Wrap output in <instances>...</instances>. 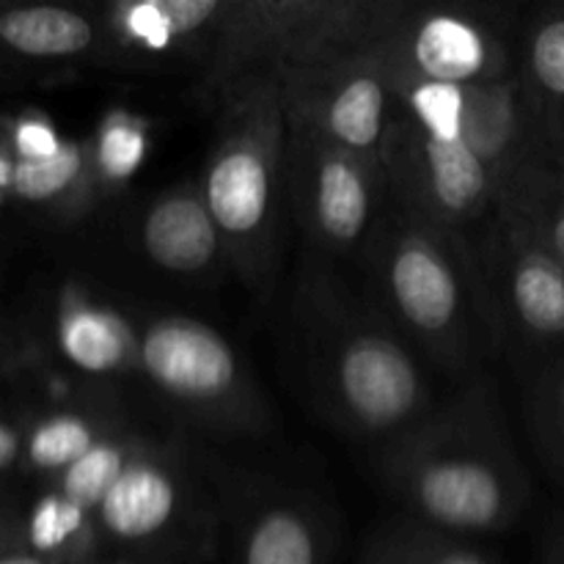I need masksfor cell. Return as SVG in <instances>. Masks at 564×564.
Here are the masks:
<instances>
[{"instance_id": "cell-8", "label": "cell", "mask_w": 564, "mask_h": 564, "mask_svg": "<svg viewBox=\"0 0 564 564\" xmlns=\"http://www.w3.org/2000/svg\"><path fill=\"white\" fill-rule=\"evenodd\" d=\"M372 209V185L358 160L341 149L323 154L314 176V213L317 224L334 242L350 246L361 237Z\"/></svg>"}, {"instance_id": "cell-29", "label": "cell", "mask_w": 564, "mask_h": 564, "mask_svg": "<svg viewBox=\"0 0 564 564\" xmlns=\"http://www.w3.org/2000/svg\"><path fill=\"white\" fill-rule=\"evenodd\" d=\"M545 240H549V253L556 259V262L564 268V196L562 202L556 204L554 215H551V224H549V235H545Z\"/></svg>"}, {"instance_id": "cell-3", "label": "cell", "mask_w": 564, "mask_h": 564, "mask_svg": "<svg viewBox=\"0 0 564 564\" xmlns=\"http://www.w3.org/2000/svg\"><path fill=\"white\" fill-rule=\"evenodd\" d=\"M273 196L270 149L259 135H231L213 160L204 185V204L218 231L246 240L262 229Z\"/></svg>"}, {"instance_id": "cell-16", "label": "cell", "mask_w": 564, "mask_h": 564, "mask_svg": "<svg viewBox=\"0 0 564 564\" xmlns=\"http://www.w3.org/2000/svg\"><path fill=\"white\" fill-rule=\"evenodd\" d=\"M317 560L312 527L290 510L264 512L242 549V564H317Z\"/></svg>"}, {"instance_id": "cell-9", "label": "cell", "mask_w": 564, "mask_h": 564, "mask_svg": "<svg viewBox=\"0 0 564 564\" xmlns=\"http://www.w3.org/2000/svg\"><path fill=\"white\" fill-rule=\"evenodd\" d=\"M94 28L83 14L58 6L0 11V44L25 58H66L91 47Z\"/></svg>"}, {"instance_id": "cell-7", "label": "cell", "mask_w": 564, "mask_h": 564, "mask_svg": "<svg viewBox=\"0 0 564 564\" xmlns=\"http://www.w3.org/2000/svg\"><path fill=\"white\" fill-rule=\"evenodd\" d=\"M176 510V488L158 466H127L99 505V521L119 540H147L169 527Z\"/></svg>"}, {"instance_id": "cell-17", "label": "cell", "mask_w": 564, "mask_h": 564, "mask_svg": "<svg viewBox=\"0 0 564 564\" xmlns=\"http://www.w3.org/2000/svg\"><path fill=\"white\" fill-rule=\"evenodd\" d=\"M94 444H97L94 441V430L86 419L61 413V416L44 419V422H39L31 430V435L25 441V455L33 468H42V471H66Z\"/></svg>"}, {"instance_id": "cell-12", "label": "cell", "mask_w": 564, "mask_h": 564, "mask_svg": "<svg viewBox=\"0 0 564 564\" xmlns=\"http://www.w3.org/2000/svg\"><path fill=\"white\" fill-rule=\"evenodd\" d=\"M386 91L375 75H352L325 105V127L345 152H372L383 132Z\"/></svg>"}, {"instance_id": "cell-1", "label": "cell", "mask_w": 564, "mask_h": 564, "mask_svg": "<svg viewBox=\"0 0 564 564\" xmlns=\"http://www.w3.org/2000/svg\"><path fill=\"white\" fill-rule=\"evenodd\" d=\"M141 361L149 378L180 400H218L237 383L231 347L213 328L193 319L174 317L149 325L141 341Z\"/></svg>"}, {"instance_id": "cell-32", "label": "cell", "mask_w": 564, "mask_h": 564, "mask_svg": "<svg viewBox=\"0 0 564 564\" xmlns=\"http://www.w3.org/2000/svg\"><path fill=\"white\" fill-rule=\"evenodd\" d=\"M560 433H562V441H564V383H562V391H560Z\"/></svg>"}, {"instance_id": "cell-21", "label": "cell", "mask_w": 564, "mask_h": 564, "mask_svg": "<svg viewBox=\"0 0 564 564\" xmlns=\"http://www.w3.org/2000/svg\"><path fill=\"white\" fill-rule=\"evenodd\" d=\"M86 523V510L75 501L64 499L61 494H50L36 501L28 521V543L36 556H50L66 551V545L77 538V532Z\"/></svg>"}, {"instance_id": "cell-13", "label": "cell", "mask_w": 564, "mask_h": 564, "mask_svg": "<svg viewBox=\"0 0 564 564\" xmlns=\"http://www.w3.org/2000/svg\"><path fill=\"white\" fill-rule=\"evenodd\" d=\"M427 152V174L433 196L446 213H466L488 185V171L477 154L463 141H430L424 143Z\"/></svg>"}, {"instance_id": "cell-26", "label": "cell", "mask_w": 564, "mask_h": 564, "mask_svg": "<svg viewBox=\"0 0 564 564\" xmlns=\"http://www.w3.org/2000/svg\"><path fill=\"white\" fill-rule=\"evenodd\" d=\"M158 3L160 11L165 14V20H169L174 39L187 36V33H193L196 28H202L204 22L213 14H218L220 9L215 0H158Z\"/></svg>"}, {"instance_id": "cell-2", "label": "cell", "mask_w": 564, "mask_h": 564, "mask_svg": "<svg viewBox=\"0 0 564 564\" xmlns=\"http://www.w3.org/2000/svg\"><path fill=\"white\" fill-rule=\"evenodd\" d=\"M336 386L352 416L367 427H394L422 400L416 364L402 347L378 334L352 336L341 347Z\"/></svg>"}, {"instance_id": "cell-19", "label": "cell", "mask_w": 564, "mask_h": 564, "mask_svg": "<svg viewBox=\"0 0 564 564\" xmlns=\"http://www.w3.org/2000/svg\"><path fill=\"white\" fill-rule=\"evenodd\" d=\"M124 471V455L113 444H94L80 460L61 471V496L83 510H91L102 505Z\"/></svg>"}, {"instance_id": "cell-22", "label": "cell", "mask_w": 564, "mask_h": 564, "mask_svg": "<svg viewBox=\"0 0 564 564\" xmlns=\"http://www.w3.org/2000/svg\"><path fill=\"white\" fill-rule=\"evenodd\" d=\"M147 154V135L141 127H135L127 119H110L99 135L97 163L105 176L110 180H127L135 174Z\"/></svg>"}, {"instance_id": "cell-4", "label": "cell", "mask_w": 564, "mask_h": 564, "mask_svg": "<svg viewBox=\"0 0 564 564\" xmlns=\"http://www.w3.org/2000/svg\"><path fill=\"white\" fill-rule=\"evenodd\" d=\"M413 494L430 521L455 532H482L507 512L505 479L474 457L433 460L419 471Z\"/></svg>"}, {"instance_id": "cell-10", "label": "cell", "mask_w": 564, "mask_h": 564, "mask_svg": "<svg viewBox=\"0 0 564 564\" xmlns=\"http://www.w3.org/2000/svg\"><path fill=\"white\" fill-rule=\"evenodd\" d=\"M413 58L424 80L463 86L485 66L482 33L457 17H433L413 39Z\"/></svg>"}, {"instance_id": "cell-25", "label": "cell", "mask_w": 564, "mask_h": 564, "mask_svg": "<svg viewBox=\"0 0 564 564\" xmlns=\"http://www.w3.org/2000/svg\"><path fill=\"white\" fill-rule=\"evenodd\" d=\"M11 141H14V160H47L53 154L61 152L64 141L55 135L53 127L44 119H28L17 121L14 132H11Z\"/></svg>"}, {"instance_id": "cell-33", "label": "cell", "mask_w": 564, "mask_h": 564, "mask_svg": "<svg viewBox=\"0 0 564 564\" xmlns=\"http://www.w3.org/2000/svg\"><path fill=\"white\" fill-rule=\"evenodd\" d=\"M556 564H564V549L560 551V560H556Z\"/></svg>"}, {"instance_id": "cell-28", "label": "cell", "mask_w": 564, "mask_h": 564, "mask_svg": "<svg viewBox=\"0 0 564 564\" xmlns=\"http://www.w3.org/2000/svg\"><path fill=\"white\" fill-rule=\"evenodd\" d=\"M22 435L11 427L9 422L0 419V471L11 468L17 463V457L22 455Z\"/></svg>"}, {"instance_id": "cell-11", "label": "cell", "mask_w": 564, "mask_h": 564, "mask_svg": "<svg viewBox=\"0 0 564 564\" xmlns=\"http://www.w3.org/2000/svg\"><path fill=\"white\" fill-rule=\"evenodd\" d=\"M512 303L532 334L564 336V268L549 251H527L518 259Z\"/></svg>"}, {"instance_id": "cell-6", "label": "cell", "mask_w": 564, "mask_h": 564, "mask_svg": "<svg viewBox=\"0 0 564 564\" xmlns=\"http://www.w3.org/2000/svg\"><path fill=\"white\" fill-rule=\"evenodd\" d=\"M143 248L149 257L174 273H196L218 251V226L204 198L174 193L154 204L143 218Z\"/></svg>"}, {"instance_id": "cell-15", "label": "cell", "mask_w": 564, "mask_h": 564, "mask_svg": "<svg viewBox=\"0 0 564 564\" xmlns=\"http://www.w3.org/2000/svg\"><path fill=\"white\" fill-rule=\"evenodd\" d=\"M516 97L510 86H468L463 141L482 163L501 158L516 135Z\"/></svg>"}, {"instance_id": "cell-5", "label": "cell", "mask_w": 564, "mask_h": 564, "mask_svg": "<svg viewBox=\"0 0 564 564\" xmlns=\"http://www.w3.org/2000/svg\"><path fill=\"white\" fill-rule=\"evenodd\" d=\"M391 295L413 328L441 334L457 317V279L446 259L422 237L397 246L389 268Z\"/></svg>"}, {"instance_id": "cell-18", "label": "cell", "mask_w": 564, "mask_h": 564, "mask_svg": "<svg viewBox=\"0 0 564 564\" xmlns=\"http://www.w3.org/2000/svg\"><path fill=\"white\" fill-rule=\"evenodd\" d=\"M83 149L64 143L58 154L47 160H14L11 169V193L22 202L44 204L64 196L83 171Z\"/></svg>"}, {"instance_id": "cell-23", "label": "cell", "mask_w": 564, "mask_h": 564, "mask_svg": "<svg viewBox=\"0 0 564 564\" xmlns=\"http://www.w3.org/2000/svg\"><path fill=\"white\" fill-rule=\"evenodd\" d=\"M529 64L538 86L549 97L564 99V14L551 17L538 28L529 50Z\"/></svg>"}, {"instance_id": "cell-14", "label": "cell", "mask_w": 564, "mask_h": 564, "mask_svg": "<svg viewBox=\"0 0 564 564\" xmlns=\"http://www.w3.org/2000/svg\"><path fill=\"white\" fill-rule=\"evenodd\" d=\"M61 350L83 372H110L127 352L119 323L102 308H69L61 319Z\"/></svg>"}, {"instance_id": "cell-27", "label": "cell", "mask_w": 564, "mask_h": 564, "mask_svg": "<svg viewBox=\"0 0 564 564\" xmlns=\"http://www.w3.org/2000/svg\"><path fill=\"white\" fill-rule=\"evenodd\" d=\"M386 564H488V562L477 554H468V551H433V554L402 556V560H391Z\"/></svg>"}, {"instance_id": "cell-20", "label": "cell", "mask_w": 564, "mask_h": 564, "mask_svg": "<svg viewBox=\"0 0 564 564\" xmlns=\"http://www.w3.org/2000/svg\"><path fill=\"white\" fill-rule=\"evenodd\" d=\"M413 113L430 141H460L466 116V86L424 80L411 94Z\"/></svg>"}, {"instance_id": "cell-31", "label": "cell", "mask_w": 564, "mask_h": 564, "mask_svg": "<svg viewBox=\"0 0 564 564\" xmlns=\"http://www.w3.org/2000/svg\"><path fill=\"white\" fill-rule=\"evenodd\" d=\"M11 169H14V160L0 154V191H11Z\"/></svg>"}, {"instance_id": "cell-30", "label": "cell", "mask_w": 564, "mask_h": 564, "mask_svg": "<svg viewBox=\"0 0 564 564\" xmlns=\"http://www.w3.org/2000/svg\"><path fill=\"white\" fill-rule=\"evenodd\" d=\"M0 564H53V562L36 554H9V556H0Z\"/></svg>"}, {"instance_id": "cell-24", "label": "cell", "mask_w": 564, "mask_h": 564, "mask_svg": "<svg viewBox=\"0 0 564 564\" xmlns=\"http://www.w3.org/2000/svg\"><path fill=\"white\" fill-rule=\"evenodd\" d=\"M124 31L130 33L132 42H141L149 50H163L174 42V33H171V25L160 11L158 0L124 9Z\"/></svg>"}]
</instances>
